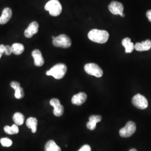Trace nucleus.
Returning a JSON list of instances; mask_svg holds the SVG:
<instances>
[{"mask_svg": "<svg viewBox=\"0 0 151 151\" xmlns=\"http://www.w3.org/2000/svg\"><path fill=\"white\" fill-rule=\"evenodd\" d=\"M45 151H61V149L54 141L50 140L45 146Z\"/></svg>", "mask_w": 151, "mask_h": 151, "instance_id": "obj_19", "label": "nucleus"}, {"mask_svg": "<svg viewBox=\"0 0 151 151\" xmlns=\"http://www.w3.org/2000/svg\"><path fill=\"white\" fill-rule=\"evenodd\" d=\"M0 143H1L2 146L4 147H10L12 144V142L11 139L7 138H2L0 139Z\"/></svg>", "mask_w": 151, "mask_h": 151, "instance_id": "obj_23", "label": "nucleus"}, {"mask_svg": "<svg viewBox=\"0 0 151 151\" xmlns=\"http://www.w3.org/2000/svg\"><path fill=\"white\" fill-rule=\"evenodd\" d=\"M78 151H91V147L89 145H84L81 147V148L78 150Z\"/></svg>", "mask_w": 151, "mask_h": 151, "instance_id": "obj_25", "label": "nucleus"}, {"mask_svg": "<svg viewBox=\"0 0 151 151\" xmlns=\"http://www.w3.org/2000/svg\"><path fill=\"white\" fill-rule=\"evenodd\" d=\"M12 119H13L14 123L17 125H22V124H23L24 123L25 118L22 114L17 112V113L14 114V115H13Z\"/></svg>", "mask_w": 151, "mask_h": 151, "instance_id": "obj_22", "label": "nucleus"}, {"mask_svg": "<svg viewBox=\"0 0 151 151\" xmlns=\"http://www.w3.org/2000/svg\"><path fill=\"white\" fill-rule=\"evenodd\" d=\"M39 29V24L36 22H33L30 24L29 27L24 32V35L26 38H30L33 35L37 34Z\"/></svg>", "mask_w": 151, "mask_h": 151, "instance_id": "obj_10", "label": "nucleus"}, {"mask_svg": "<svg viewBox=\"0 0 151 151\" xmlns=\"http://www.w3.org/2000/svg\"><path fill=\"white\" fill-rule=\"evenodd\" d=\"M50 104L54 108L53 114L56 116H60L64 113V108L60 104V100L57 99H52L50 101Z\"/></svg>", "mask_w": 151, "mask_h": 151, "instance_id": "obj_9", "label": "nucleus"}, {"mask_svg": "<svg viewBox=\"0 0 151 151\" xmlns=\"http://www.w3.org/2000/svg\"><path fill=\"white\" fill-rule=\"evenodd\" d=\"M102 118L100 115H91L89 118V121L87 123V128L91 130L95 129L96 124L100 122Z\"/></svg>", "mask_w": 151, "mask_h": 151, "instance_id": "obj_14", "label": "nucleus"}, {"mask_svg": "<svg viewBox=\"0 0 151 151\" xmlns=\"http://www.w3.org/2000/svg\"><path fill=\"white\" fill-rule=\"evenodd\" d=\"M85 71L90 75L93 76L98 78L102 77L103 71L102 69L95 63H88L84 67Z\"/></svg>", "mask_w": 151, "mask_h": 151, "instance_id": "obj_5", "label": "nucleus"}, {"mask_svg": "<svg viewBox=\"0 0 151 151\" xmlns=\"http://www.w3.org/2000/svg\"><path fill=\"white\" fill-rule=\"evenodd\" d=\"M129 151H137L135 149H134V148H133V149H131Z\"/></svg>", "mask_w": 151, "mask_h": 151, "instance_id": "obj_28", "label": "nucleus"}, {"mask_svg": "<svg viewBox=\"0 0 151 151\" xmlns=\"http://www.w3.org/2000/svg\"><path fill=\"white\" fill-rule=\"evenodd\" d=\"M108 8L109 11L114 15H119L122 17H124V6L122 3L117 1H113L109 5Z\"/></svg>", "mask_w": 151, "mask_h": 151, "instance_id": "obj_8", "label": "nucleus"}, {"mask_svg": "<svg viewBox=\"0 0 151 151\" xmlns=\"http://www.w3.org/2000/svg\"><path fill=\"white\" fill-rule=\"evenodd\" d=\"M132 104L136 108L145 109L148 107V103L146 97L139 93L137 94L132 99Z\"/></svg>", "mask_w": 151, "mask_h": 151, "instance_id": "obj_7", "label": "nucleus"}, {"mask_svg": "<svg viewBox=\"0 0 151 151\" xmlns=\"http://www.w3.org/2000/svg\"><path fill=\"white\" fill-rule=\"evenodd\" d=\"M11 53H12L11 47L9 45H5V54L7 55H10Z\"/></svg>", "mask_w": 151, "mask_h": 151, "instance_id": "obj_24", "label": "nucleus"}, {"mask_svg": "<svg viewBox=\"0 0 151 151\" xmlns=\"http://www.w3.org/2000/svg\"><path fill=\"white\" fill-rule=\"evenodd\" d=\"M146 16L148 20L151 22V10H148L146 13Z\"/></svg>", "mask_w": 151, "mask_h": 151, "instance_id": "obj_27", "label": "nucleus"}, {"mask_svg": "<svg viewBox=\"0 0 151 151\" xmlns=\"http://www.w3.org/2000/svg\"><path fill=\"white\" fill-rule=\"evenodd\" d=\"M67 70V66L63 63H59L54 65L49 70H47L46 75L52 76L57 80H60L64 77Z\"/></svg>", "mask_w": 151, "mask_h": 151, "instance_id": "obj_2", "label": "nucleus"}, {"mask_svg": "<svg viewBox=\"0 0 151 151\" xmlns=\"http://www.w3.org/2000/svg\"><path fill=\"white\" fill-rule=\"evenodd\" d=\"M151 48V41L146 40L141 43H137L135 44V49L139 52L149 50Z\"/></svg>", "mask_w": 151, "mask_h": 151, "instance_id": "obj_16", "label": "nucleus"}, {"mask_svg": "<svg viewBox=\"0 0 151 151\" xmlns=\"http://www.w3.org/2000/svg\"><path fill=\"white\" fill-rule=\"evenodd\" d=\"M4 131L6 133L9 134H16L19 132L18 126L16 124H13L11 127L6 125L4 127Z\"/></svg>", "mask_w": 151, "mask_h": 151, "instance_id": "obj_21", "label": "nucleus"}, {"mask_svg": "<svg viewBox=\"0 0 151 151\" xmlns=\"http://www.w3.org/2000/svg\"><path fill=\"white\" fill-rule=\"evenodd\" d=\"M32 56L34 60V64L37 67H41L44 63V60L41 52L38 49H35L32 52Z\"/></svg>", "mask_w": 151, "mask_h": 151, "instance_id": "obj_12", "label": "nucleus"}, {"mask_svg": "<svg viewBox=\"0 0 151 151\" xmlns=\"http://www.w3.org/2000/svg\"><path fill=\"white\" fill-rule=\"evenodd\" d=\"M70 38L65 34H61L53 39V44L55 47L68 48L71 45Z\"/></svg>", "mask_w": 151, "mask_h": 151, "instance_id": "obj_4", "label": "nucleus"}, {"mask_svg": "<svg viewBox=\"0 0 151 151\" xmlns=\"http://www.w3.org/2000/svg\"><path fill=\"white\" fill-rule=\"evenodd\" d=\"M5 45L1 44L0 45V59H1L2 54L5 53Z\"/></svg>", "mask_w": 151, "mask_h": 151, "instance_id": "obj_26", "label": "nucleus"}, {"mask_svg": "<svg viewBox=\"0 0 151 151\" xmlns=\"http://www.w3.org/2000/svg\"><path fill=\"white\" fill-rule=\"evenodd\" d=\"M87 100V95L84 92H80L75 95L72 98V103L80 106L85 103Z\"/></svg>", "mask_w": 151, "mask_h": 151, "instance_id": "obj_13", "label": "nucleus"}, {"mask_svg": "<svg viewBox=\"0 0 151 151\" xmlns=\"http://www.w3.org/2000/svg\"><path fill=\"white\" fill-rule=\"evenodd\" d=\"M122 45L125 49L126 53H130L135 49V45L131 42L129 38H124L122 40Z\"/></svg>", "mask_w": 151, "mask_h": 151, "instance_id": "obj_17", "label": "nucleus"}, {"mask_svg": "<svg viewBox=\"0 0 151 151\" xmlns=\"http://www.w3.org/2000/svg\"><path fill=\"white\" fill-rule=\"evenodd\" d=\"M26 124H27V126L29 129H32V133H35L37 132L38 120L36 118H33V117L28 118L27 120Z\"/></svg>", "mask_w": 151, "mask_h": 151, "instance_id": "obj_18", "label": "nucleus"}, {"mask_svg": "<svg viewBox=\"0 0 151 151\" xmlns=\"http://www.w3.org/2000/svg\"><path fill=\"white\" fill-rule=\"evenodd\" d=\"M12 17V10L9 7H6L2 11V15L0 17V24L4 25L11 19Z\"/></svg>", "mask_w": 151, "mask_h": 151, "instance_id": "obj_15", "label": "nucleus"}, {"mask_svg": "<svg viewBox=\"0 0 151 151\" xmlns=\"http://www.w3.org/2000/svg\"><path fill=\"white\" fill-rule=\"evenodd\" d=\"M10 86L15 90V96L17 99H21L24 97V92L23 88L20 87V84L16 81H12Z\"/></svg>", "mask_w": 151, "mask_h": 151, "instance_id": "obj_11", "label": "nucleus"}, {"mask_svg": "<svg viewBox=\"0 0 151 151\" xmlns=\"http://www.w3.org/2000/svg\"><path fill=\"white\" fill-rule=\"evenodd\" d=\"M88 38L97 43H105L109 38V34L106 30L92 29L88 34Z\"/></svg>", "mask_w": 151, "mask_h": 151, "instance_id": "obj_1", "label": "nucleus"}, {"mask_svg": "<svg viewBox=\"0 0 151 151\" xmlns=\"http://www.w3.org/2000/svg\"><path fill=\"white\" fill-rule=\"evenodd\" d=\"M45 9L52 16H58L61 14L62 7L58 0H50L45 6Z\"/></svg>", "mask_w": 151, "mask_h": 151, "instance_id": "obj_3", "label": "nucleus"}, {"mask_svg": "<svg viewBox=\"0 0 151 151\" xmlns=\"http://www.w3.org/2000/svg\"><path fill=\"white\" fill-rule=\"evenodd\" d=\"M136 130V125L133 122H129L124 128L119 130V134L122 137L128 138L133 135Z\"/></svg>", "mask_w": 151, "mask_h": 151, "instance_id": "obj_6", "label": "nucleus"}, {"mask_svg": "<svg viewBox=\"0 0 151 151\" xmlns=\"http://www.w3.org/2000/svg\"><path fill=\"white\" fill-rule=\"evenodd\" d=\"M12 52L15 55H20L24 51V46L20 43L13 44L11 46Z\"/></svg>", "mask_w": 151, "mask_h": 151, "instance_id": "obj_20", "label": "nucleus"}]
</instances>
